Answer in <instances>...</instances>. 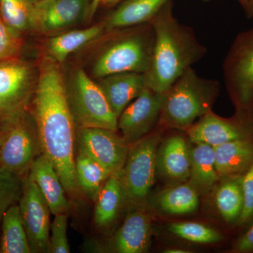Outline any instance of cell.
<instances>
[{
	"instance_id": "obj_1",
	"label": "cell",
	"mask_w": 253,
	"mask_h": 253,
	"mask_svg": "<svg viewBox=\"0 0 253 253\" xmlns=\"http://www.w3.org/2000/svg\"><path fill=\"white\" fill-rule=\"evenodd\" d=\"M31 102L42 154L54 165L67 194L74 197L80 191L75 172L76 126L66 82L51 59L42 63Z\"/></svg>"
},
{
	"instance_id": "obj_2",
	"label": "cell",
	"mask_w": 253,
	"mask_h": 253,
	"mask_svg": "<svg viewBox=\"0 0 253 253\" xmlns=\"http://www.w3.org/2000/svg\"><path fill=\"white\" fill-rule=\"evenodd\" d=\"M169 1L151 22L154 47L149 69L144 73L146 86L161 94L207 54L192 28L173 16Z\"/></svg>"
},
{
	"instance_id": "obj_3",
	"label": "cell",
	"mask_w": 253,
	"mask_h": 253,
	"mask_svg": "<svg viewBox=\"0 0 253 253\" xmlns=\"http://www.w3.org/2000/svg\"><path fill=\"white\" fill-rule=\"evenodd\" d=\"M220 84L201 77L190 68L163 93L159 123L163 126L187 129L212 110Z\"/></svg>"
},
{
	"instance_id": "obj_4",
	"label": "cell",
	"mask_w": 253,
	"mask_h": 253,
	"mask_svg": "<svg viewBox=\"0 0 253 253\" xmlns=\"http://www.w3.org/2000/svg\"><path fill=\"white\" fill-rule=\"evenodd\" d=\"M118 33L100 53L92 69L101 79L116 73H145L154 51L155 32L151 23L116 30Z\"/></svg>"
},
{
	"instance_id": "obj_5",
	"label": "cell",
	"mask_w": 253,
	"mask_h": 253,
	"mask_svg": "<svg viewBox=\"0 0 253 253\" xmlns=\"http://www.w3.org/2000/svg\"><path fill=\"white\" fill-rule=\"evenodd\" d=\"M41 154L38 127L28 106L3 114L0 129V168L25 179Z\"/></svg>"
},
{
	"instance_id": "obj_6",
	"label": "cell",
	"mask_w": 253,
	"mask_h": 253,
	"mask_svg": "<svg viewBox=\"0 0 253 253\" xmlns=\"http://www.w3.org/2000/svg\"><path fill=\"white\" fill-rule=\"evenodd\" d=\"M160 139L161 133L155 131L129 146L126 163L121 169L125 204L128 211L145 207L155 181Z\"/></svg>"
},
{
	"instance_id": "obj_7",
	"label": "cell",
	"mask_w": 253,
	"mask_h": 253,
	"mask_svg": "<svg viewBox=\"0 0 253 253\" xmlns=\"http://www.w3.org/2000/svg\"><path fill=\"white\" fill-rule=\"evenodd\" d=\"M68 104L76 128L101 127L118 131V117L98 83L81 68L66 84Z\"/></svg>"
},
{
	"instance_id": "obj_8",
	"label": "cell",
	"mask_w": 253,
	"mask_h": 253,
	"mask_svg": "<svg viewBox=\"0 0 253 253\" xmlns=\"http://www.w3.org/2000/svg\"><path fill=\"white\" fill-rule=\"evenodd\" d=\"M224 82L241 109L253 106V28L241 33L223 64Z\"/></svg>"
},
{
	"instance_id": "obj_9",
	"label": "cell",
	"mask_w": 253,
	"mask_h": 253,
	"mask_svg": "<svg viewBox=\"0 0 253 253\" xmlns=\"http://www.w3.org/2000/svg\"><path fill=\"white\" fill-rule=\"evenodd\" d=\"M150 240L151 218L146 208H133L113 235L88 240L84 250L95 253H143L147 252Z\"/></svg>"
},
{
	"instance_id": "obj_10",
	"label": "cell",
	"mask_w": 253,
	"mask_h": 253,
	"mask_svg": "<svg viewBox=\"0 0 253 253\" xmlns=\"http://www.w3.org/2000/svg\"><path fill=\"white\" fill-rule=\"evenodd\" d=\"M129 148L118 131L101 127L76 128V151L89 156L111 174L123 169Z\"/></svg>"
},
{
	"instance_id": "obj_11",
	"label": "cell",
	"mask_w": 253,
	"mask_h": 253,
	"mask_svg": "<svg viewBox=\"0 0 253 253\" xmlns=\"http://www.w3.org/2000/svg\"><path fill=\"white\" fill-rule=\"evenodd\" d=\"M18 204L31 253H48L51 211L39 188L28 176L23 179Z\"/></svg>"
},
{
	"instance_id": "obj_12",
	"label": "cell",
	"mask_w": 253,
	"mask_h": 253,
	"mask_svg": "<svg viewBox=\"0 0 253 253\" xmlns=\"http://www.w3.org/2000/svg\"><path fill=\"white\" fill-rule=\"evenodd\" d=\"M34 69L28 63L15 59L0 62V113L28 107L37 81Z\"/></svg>"
},
{
	"instance_id": "obj_13",
	"label": "cell",
	"mask_w": 253,
	"mask_h": 253,
	"mask_svg": "<svg viewBox=\"0 0 253 253\" xmlns=\"http://www.w3.org/2000/svg\"><path fill=\"white\" fill-rule=\"evenodd\" d=\"M163 94L146 86L118 119V131L128 144H134L149 134L159 123Z\"/></svg>"
},
{
	"instance_id": "obj_14",
	"label": "cell",
	"mask_w": 253,
	"mask_h": 253,
	"mask_svg": "<svg viewBox=\"0 0 253 253\" xmlns=\"http://www.w3.org/2000/svg\"><path fill=\"white\" fill-rule=\"evenodd\" d=\"M39 188L54 215L68 213L70 203L54 165L44 154L36 158L27 176Z\"/></svg>"
},
{
	"instance_id": "obj_15",
	"label": "cell",
	"mask_w": 253,
	"mask_h": 253,
	"mask_svg": "<svg viewBox=\"0 0 253 253\" xmlns=\"http://www.w3.org/2000/svg\"><path fill=\"white\" fill-rule=\"evenodd\" d=\"M187 130L189 140L215 147L219 145L247 137V131L239 123L217 116L212 110L200 118Z\"/></svg>"
},
{
	"instance_id": "obj_16",
	"label": "cell",
	"mask_w": 253,
	"mask_h": 253,
	"mask_svg": "<svg viewBox=\"0 0 253 253\" xmlns=\"http://www.w3.org/2000/svg\"><path fill=\"white\" fill-rule=\"evenodd\" d=\"M36 5V28L53 33L72 26L83 16L86 0H46Z\"/></svg>"
},
{
	"instance_id": "obj_17",
	"label": "cell",
	"mask_w": 253,
	"mask_h": 253,
	"mask_svg": "<svg viewBox=\"0 0 253 253\" xmlns=\"http://www.w3.org/2000/svg\"><path fill=\"white\" fill-rule=\"evenodd\" d=\"M118 118L146 87L144 73L126 72L110 75L98 83Z\"/></svg>"
},
{
	"instance_id": "obj_18",
	"label": "cell",
	"mask_w": 253,
	"mask_h": 253,
	"mask_svg": "<svg viewBox=\"0 0 253 253\" xmlns=\"http://www.w3.org/2000/svg\"><path fill=\"white\" fill-rule=\"evenodd\" d=\"M185 138L179 134L169 136L158 148L156 169L174 181L189 179L191 154Z\"/></svg>"
},
{
	"instance_id": "obj_19",
	"label": "cell",
	"mask_w": 253,
	"mask_h": 253,
	"mask_svg": "<svg viewBox=\"0 0 253 253\" xmlns=\"http://www.w3.org/2000/svg\"><path fill=\"white\" fill-rule=\"evenodd\" d=\"M123 207L126 204L120 170L109 176L95 201L93 223L96 229L103 232L109 230Z\"/></svg>"
},
{
	"instance_id": "obj_20",
	"label": "cell",
	"mask_w": 253,
	"mask_h": 253,
	"mask_svg": "<svg viewBox=\"0 0 253 253\" xmlns=\"http://www.w3.org/2000/svg\"><path fill=\"white\" fill-rule=\"evenodd\" d=\"M169 0H126L104 23L108 32L149 23Z\"/></svg>"
},
{
	"instance_id": "obj_21",
	"label": "cell",
	"mask_w": 253,
	"mask_h": 253,
	"mask_svg": "<svg viewBox=\"0 0 253 253\" xmlns=\"http://www.w3.org/2000/svg\"><path fill=\"white\" fill-rule=\"evenodd\" d=\"M213 148L219 179L240 175L252 166L253 144L247 138L228 141Z\"/></svg>"
},
{
	"instance_id": "obj_22",
	"label": "cell",
	"mask_w": 253,
	"mask_h": 253,
	"mask_svg": "<svg viewBox=\"0 0 253 253\" xmlns=\"http://www.w3.org/2000/svg\"><path fill=\"white\" fill-rule=\"evenodd\" d=\"M194 144L190 151V184L197 192H207L219 179L216 170L214 148L207 144Z\"/></svg>"
},
{
	"instance_id": "obj_23",
	"label": "cell",
	"mask_w": 253,
	"mask_h": 253,
	"mask_svg": "<svg viewBox=\"0 0 253 253\" xmlns=\"http://www.w3.org/2000/svg\"><path fill=\"white\" fill-rule=\"evenodd\" d=\"M105 30L104 23L50 38L46 44L49 59L57 63L63 62L73 52L101 36Z\"/></svg>"
},
{
	"instance_id": "obj_24",
	"label": "cell",
	"mask_w": 253,
	"mask_h": 253,
	"mask_svg": "<svg viewBox=\"0 0 253 253\" xmlns=\"http://www.w3.org/2000/svg\"><path fill=\"white\" fill-rule=\"evenodd\" d=\"M0 253H31L18 204L10 206L1 219Z\"/></svg>"
},
{
	"instance_id": "obj_25",
	"label": "cell",
	"mask_w": 253,
	"mask_h": 253,
	"mask_svg": "<svg viewBox=\"0 0 253 253\" xmlns=\"http://www.w3.org/2000/svg\"><path fill=\"white\" fill-rule=\"evenodd\" d=\"M75 172L78 189L86 198L96 201L111 173L83 153L76 151Z\"/></svg>"
},
{
	"instance_id": "obj_26",
	"label": "cell",
	"mask_w": 253,
	"mask_h": 253,
	"mask_svg": "<svg viewBox=\"0 0 253 253\" xmlns=\"http://www.w3.org/2000/svg\"><path fill=\"white\" fill-rule=\"evenodd\" d=\"M215 204L224 220L238 222L244 208L242 176L226 178L216 191Z\"/></svg>"
},
{
	"instance_id": "obj_27",
	"label": "cell",
	"mask_w": 253,
	"mask_h": 253,
	"mask_svg": "<svg viewBox=\"0 0 253 253\" xmlns=\"http://www.w3.org/2000/svg\"><path fill=\"white\" fill-rule=\"evenodd\" d=\"M0 16L18 35L36 28V5L29 0H0Z\"/></svg>"
},
{
	"instance_id": "obj_28",
	"label": "cell",
	"mask_w": 253,
	"mask_h": 253,
	"mask_svg": "<svg viewBox=\"0 0 253 253\" xmlns=\"http://www.w3.org/2000/svg\"><path fill=\"white\" fill-rule=\"evenodd\" d=\"M156 202L160 209L167 214H189L199 207V195L191 184H181L163 191Z\"/></svg>"
},
{
	"instance_id": "obj_29",
	"label": "cell",
	"mask_w": 253,
	"mask_h": 253,
	"mask_svg": "<svg viewBox=\"0 0 253 253\" xmlns=\"http://www.w3.org/2000/svg\"><path fill=\"white\" fill-rule=\"evenodd\" d=\"M168 230L178 237L196 244H214L223 239V236L219 231L194 221L172 223L168 226Z\"/></svg>"
},
{
	"instance_id": "obj_30",
	"label": "cell",
	"mask_w": 253,
	"mask_h": 253,
	"mask_svg": "<svg viewBox=\"0 0 253 253\" xmlns=\"http://www.w3.org/2000/svg\"><path fill=\"white\" fill-rule=\"evenodd\" d=\"M23 179L0 168V226L6 210L18 204L22 194Z\"/></svg>"
},
{
	"instance_id": "obj_31",
	"label": "cell",
	"mask_w": 253,
	"mask_h": 253,
	"mask_svg": "<svg viewBox=\"0 0 253 253\" xmlns=\"http://www.w3.org/2000/svg\"><path fill=\"white\" fill-rule=\"evenodd\" d=\"M68 213L54 215L50 226L48 253H69L68 236Z\"/></svg>"
},
{
	"instance_id": "obj_32",
	"label": "cell",
	"mask_w": 253,
	"mask_h": 253,
	"mask_svg": "<svg viewBox=\"0 0 253 253\" xmlns=\"http://www.w3.org/2000/svg\"><path fill=\"white\" fill-rule=\"evenodd\" d=\"M21 48L19 35L10 30L0 16V62L16 58Z\"/></svg>"
},
{
	"instance_id": "obj_33",
	"label": "cell",
	"mask_w": 253,
	"mask_h": 253,
	"mask_svg": "<svg viewBox=\"0 0 253 253\" xmlns=\"http://www.w3.org/2000/svg\"><path fill=\"white\" fill-rule=\"evenodd\" d=\"M244 208L238 224H248L253 220V163L242 176Z\"/></svg>"
},
{
	"instance_id": "obj_34",
	"label": "cell",
	"mask_w": 253,
	"mask_h": 253,
	"mask_svg": "<svg viewBox=\"0 0 253 253\" xmlns=\"http://www.w3.org/2000/svg\"><path fill=\"white\" fill-rule=\"evenodd\" d=\"M234 251L238 253L253 252V223L249 230L236 241Z\"/></svg>"
},
{
	"instance_id": "obj_35",
	"label": "cell",
	"mask_w": 253,
	"mask_h": 253,
	"mask_svg": "<svg viewBox=\"0 0 253 253\" xmlns=\"http://www.w3.org/2000/svg\"><path fill=\"white\" fill-rule=\"evenodd\" d=\"M166 253H189V251H186L185 250L179 249H168L165 251Z\"/></svg>"
},
{
	"instance_id": "obj_36",
	"label": "cell",
	"mask_w": 253,
	"mask_h": 253,
	"mask_svg": "<svg viewBox=\"0 0 253 253\" xmlns=\"http://www.w3.org/2000/svg\"><path fill=\"white\" fill-rule=\"evenodd\" d=\"M250 11L249 13L253 15V0H250L249 2Z\"/></svg>"
},
{
	"instance_id": "obj_37",
	"label": "cell",
	"mask_w": 253,
	"mask_h": 253,
	"mask_svg": "<svg viewBox=\"0 0 253 253\" xmlns=\"http://www.w3.org/2000/svg\"><path fill=\"white\" fill-rule=\"evenodd\" d=\"M120 1H121V0H109V1L108 2L107 4H116V3Z\"/></svg>"
},
{
	"instance_id": "obj_38",
	"label": "cell",
	"mask_w": 253,
	"mask_h": 253,
	"mask_svg": "<svg viewBox=\"0 0 253 253\" xmlns=\"http://www.w3.org/2000/svg\"><path fill=\"white\" fill-rule=\"evenodd\" d=\"M3 114L0 113V129H1V121H2Z\"/></svg>"
},
{
	"instance_id": "obj_39",
	"label": "cell",
	"mask_w": 253,
	"mask_h": 253,
	"mask_svg": "<svg viewBox=\"0 0 253 253\" xmlns=\"http://www.w3.org/2000/svg\"><path fill=\"white\" fill-rule=\"evenodd\" d=\"M241 1H242L243 2H246V1H247V0H241ZM248 2H250V0H248Z\"/></svg>"
},
{
	"instance_id": "obj_40",
	"label": "cell",
	"mask_w": 253,
	"mask_h": 253,
	"mask_svg": "<svg viewBox=\"0 0 253 253\" xmlns=\"http://www.w3.org/2000/svg\"><path fill=\"white\" fill-rule=\"evenodd\" d=\"M37 1H46V0H36Z\"/></svg>"
}]
</instances>
